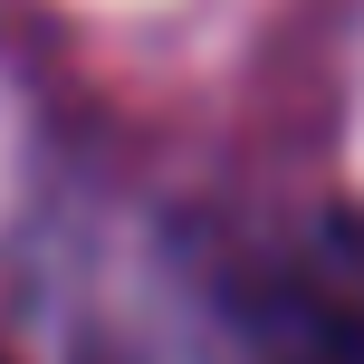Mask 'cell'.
<instances>
[{
    "label": "cell",
    "instance_id": "6da1fadb",
    "mask_svg": "<svg viewBox=\"0 0 364 364\" xmlns=\"http://www.w3.org/2000/svg\"><path fill=\"white\" fill-rule=\"evenodd\" d=\"M240 326H250L259 364H364V316L326 288H297V278L240 288Z\"/></svg>",
    "mask_w": 364,
    "mask_h": 364
}]
</instances>
